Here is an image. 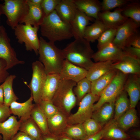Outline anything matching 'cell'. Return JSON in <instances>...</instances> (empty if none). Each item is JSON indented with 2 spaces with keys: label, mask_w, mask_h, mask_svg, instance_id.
I'll list each match as a JSON object with an SVG mask.
<instances>
[{
  "label": "cell",
  "mask_w": 140,
  "mask_h": 140,
  "mask_svg": "<svg viewBox=\"0 0 140 140\" xmlns=\"http://www.w3.org/2000/svg\"><path fill=\"white\" fill-rule=\"evenodd\" d=\"M128 46L140 48V35L138 31L131 34L126 40L125 47Z\"/></svg>",
  "instance_id": "7bdbcfd3"
},
{
  "label": "cell",
  "mask_w": 140,
  "mask_h": 140,
  "mask_svg": "<svg viewBox=\"0 0 140 140\" xmlns=\"http://www.w3.org/2000/svg\"><path fill=\"white\" fill-rule=\"evenodd\" d=\"M11 114L9 107L4 104L0 105V123L6 120Z\"/></svg>",
  "instance_id": "ee69618b"
},
{
  "label": "cell",
  "mask_w": 140,
  "mask_h": 140,
  "mask_svg": "<svg viewBox=\"0 0 140 140\" xmlns=\"http://www.w3.org/2000/svg\"><path fill=\"white\" fill-rule=\"evenodd\" d=\"M31 3L35 5L41 6L43 0H28Z\"/></svg>",
  "instance_id": "816d5d0a"
},
{
  "label": "cell",
  "mask_w": 140,
  "mask_h": 140,
  "mask_svg": "<svg viewBox=\"0 0 140 140\" xmlns=\"http://www.w3.org/2000/svg\"><path fill=\"white\" fill-rule=\"evenodd\" d=\"M115 101L106 103L94 111L92 118L95 120L102 127L111 120L114 111Z\"/></svg>",
  "instance_id": "7402d4cb"
},
{
  "label": "cell",
  "mask_w": 140,
  "mask_h": 140,
  "mask_svg": "<svg viewBox=\"0 0 140 140\" xmlns=\"http://www.w3.org/2000/svg\"><path fill=\"white\" fill-rule=\"evenodd\" d=\"M87 73L86 69L65 59L59 75L61 80H70L77 83L86 78Z\"/></svg>",
  "instance_id": "4fadbf2b"
},
{
  "label": "cell",
  "mask_w": 140,
  "mask_h": 140,
  "mask_svg": "<svg viewBox=\"0 0 140 140\" xmlns=\"http://www.w3.org/2000/svg\"><path fill=\"white\" fill-rule=\"evenodd\" d=\"M4 93L2 86V85H0V105L4 104Z\"/></svg>",
  "instance_id": "f907efd6"
},
{
  "label": "cell",
  "mask_w": 140,
  "mask_h": 140,
  "mask_svg": "<svg viewBox=\"0 0 140 140\" xmlns=\"http://www.w3.org/2000/svg\"><path fill=\"white\" fill-rule=\"evenodd\" d=\"M62 51L65 59L87 70L94 63L92 60L94 51L90 43L83 38L75 39Z\"/></svg>",
  "instance_id": "7a4b0ae2"
},
{
  "label": "cell",
  "mask_w": 140,
  "mask_h": 140,
  "mask_svg": "<svg viewBox=\"0 0 140 140\" xmlns=\"http://www.w3.org/2000/svg\"><path fill=\"white\" fill-rule=\"evenodd\" d=\"M32 73L30 82L28 86L31 92L35 104H38L42 100L41 95L46 78L43 65L39 61H36L32 64Z\"/></svg>",
  "instance_id": "9c48e42d"
},
{
  "label": "cell",
  "mask_w": 140,
  "mask_h": 140,
  "mask_svg": "<svg viewBox=\"0 0 140 140\" xmlns=\"http://www.w3.org/2000/svg\"><path fill=\"white\" fill-rule=\"evenodd\" d=\"M122 15L140 24V3L139 1L131 0L121 8Z\"/></svg>",
  "instance_id": "d6a6232c"
},
{
  "label": "cell",
  "mask_w": 140,
  "mask_h": 140,
  "mask_svg": "<svg viewBox=\"0 0 140 140\" xmlns=\"http://www.w3.org/2000/svg\"><path fill=\"white\" fill-rule=\"evenodd\" d=\"M55 10L63 20L70 23L77 9L74 0H60Z\"/></svg>",
  "instance_id": "603a6c76"
},
{
  "label": "cell",
  "mask_w": 140,
  "mask_h": 140,
  "mask_svg": "<svg viewBox=\"0 0 140 140\" xmlns=\"http://www.w3.org/2000/svg\"><path fill=\"white\" fill-rule=\"evenodd\" d=\"M6 63L3 60L0 59V85L9 75L6 69Z\"/></svg>",
  "instance_id": "f6af8a7d"
},
{
  "label": "cell",
  "mask_w": 140,
  "mask_h": 140,
  "mask_svg": "<svg viewBox=\"0 0 140 140\" xmlns=\"http://www.w3.org/2000/svg\"><path fill=\"white\" fill-rule=\"evenodd\" d=\"M39 27L19 24L13 29L18 42L21 44L24 43L26 50L33 51L37 55L38 54L40 45L37 35Z\"/></svg>",
  "instance_id": "52a82bcc"
},
{
  "label": "cell",
  "mask_w": 140,
  "mask_h": 140,
  "mask_svg": "<svg viewBox=\"0 0 140 140\" xmlns=\"http://www.w3.org/2000/svg\"><path fill=\"white\" fill-rule=\"evenodd\" d=\"M2 140V136L0 134V140Z\"/></svg>",
  "instance_id": "9f6ffc18"
},
{
  "label": "cell",
  "mask_w": 140,
  "mask_h": 140,
  "mask_svg": "<svg viewBox=\"0 0 140 140\" xmlns=\"http://www.w3.org/2000/svg\"><path fill=\"white\" fill-rule=\"evenodd\" d=\"M124 89L129 96L130 108H135L140 99V78L139 75L131 74L127 78Z\"/></svg>",
  "instance_id": "9a60e30c"
},
{
  "label": "cell",
  "mask_w": 140,
  "mask_h": 140,
  "mask_svg": "<svg viewBox=\"0 0 140 140\" xmlns=\"http://www.w3.org/2000/svg\"><path fill=\"white\" fill-rule=\"evenodd\" d=\"M33 97L31 95L26 101L23 103L16 101L12 102L9 107L12 114L17 116L20 123L31 117V114L35 104L33 103Z\"/></svg>",
  "instance_id": "e0dca14e"
},
{
  "label": "cell",
  "mask_w": 140,
  "mask_h": 140,
  "mask_svg": "<svg viewBox=\"0 0 140 140\" xmlns=\"http://www.w3.org/2000/svg\"><path fill=\"white\" fill-rule=\"evenodd\" d=\"M103 132V128L95 134L87 136L85 138L81 140H101L102 139Z\"/></svg>",
  "instance_id": "7dc6e473"
},
{
  "label": "cell",
  "mask_w": 140,
  "mask_h": 140,
  "mask_svg": "<svg viewBox=\"0 0 140 140\" xmlns=\"http://www.w3.org/2000/svg\"><path fill=\"white\" fill-rule=\"evenodd\" d=\"M19 130L35 140H40L42 137L40 130L31 117L21 123Z\"/></svg>",
  "instance_id": "e575fe53"
},
{
  "label": "cell",
  "mask_w": 140,
  "mask_h": 140,
  "mask_svg": "<svg viewBox=\"0 0 140 140\" xmlns=\"http://www.w3.org/2000/svg\"><path fill=\"white\" fill-rule=\"evenodd\" d=\"M59 140H75L69 137L64 135L59 136Z\"/></svg>",
  "instance_id": "f5cc1de1"
},
{
  "label": "cell",
  "mask_w": 140,
  "mask_h": 140,
  "mask_svg": "<svg viewBox=\"0 0 140 140\" xmlns=\"http://www.w3.org/2000/svg\"><path fill=\"white\" fill-rule=\"evenodd\" d=\"M131 0H103L101 3V11H110L114 9L121 8Z\"/></svg>",
  "instance_id": "ab89813d"
},
{
  "label": "cell",
  "mask_w": 140,
  "mask_h": 140,
  "mask_svg": "<svg viewBox=\"0 0 140 140\" xmlns=\"http://www.w3.org/2000/svg\"><path fill=\"white\" fill-rule=\"evenodd\" d=\"M114 63L110 61L94 62L87 70L86 78L91 82L96 80L113 69Z\"/></svg>",
  "instance_id": "484cf974"
},
{
  "label": "cell",
  "mask_w": 140,
  "mask_h": 140,
  "mask_svg": "<svg viewBox=\"0 0 140 140\" xmlns=\"http://www.w3.org/2000/svg\"><path fill=\"white\" fill-rule=\"evenodd\" d=\"M40 27L41 35L53 43L73 37L70 24L63 20L55 10L44 17Z\"/></svg>",
  "instance_id": "6da1fadb"
},
{
  "label": "cell",
  "mask_w": 140,
  "mask_h": 140,
  "mask_svg": "<svg viewBox=\"0 0 140 140\" xmlns=\"http://www.w3.org/2000/svg\"><path fill=\"white\" fill-rule=\"evenodd\" d=\"M2 14L7 18L6 23L12 29L20 23L27 13L29 9L27 0H5L0 4Z\"/></svg>",
  "instance_id": "5b68a950"
},
{
  "label": "cell",
  "mask_w": 140,
  "mask_h": 140,
  "mask_svg": "<svg viewBox=\"0 0 140 140\" xmlns=\"http://www.w3.org/2000/svg\"><path fill=\"white\" fill-rule=\"evenodd\" d=\"M61 80L59 74L47 75L41 95L42 100L51 101L60 84Z\"/></svg>",
  "instance_id": "44dd1931"
},
{
  "label": "cell",
  "mask_w": 140,
  "mask_h": 140,
  "mask_svg": "<svg viewBox=\"0 0 140 140\" xmlns=\"http://www.w3.org/2000/svg\"><path fill=\"white\" fill-rule=\"evenodd\" d=\"M59 136L52 135L50 133L43 135L40 140H59Z\"/></svg>",
  "instance_id": "681fc988"
},
{
  "label": "cell",
  "mask_w": 140,
  "mask_h": 140,
  "mask_svg": "<svg viewBox=\"0 0 140 140\" xmlns=\"http://www.w3.org/2000/svg\"><path fill=\"white\" fill-rule=\"evenodd\" d=\"M98 19L108 28H117L128 18L122 14L121 8H117L113 11L100 12L98 15Z\"/></svg>",
  "instance_id": "2e32d148"
},
{
  "label": "cell",
  "mask_w": 140,
  "mask_h": 140,
  "mask_svg": "<svg viewBox=\"0 0 140 140\" xmlns=\"http://www.w3.org/2000/svg\"><path fill=\"white\" fill-rule=\"evenodd\" d=\"M115 120L118 126L124 131L136 126L138 122L137 112L135 108H130Z\"/></svg>",
  "instance_id": "f546056e"
},
{
  "label": "cell",
  "mask_w": 140,
  "mask_h": 140,
  "mask_svg": "<svg viewBox=\"0 0 140 140\" xmlns=\"http://www.w3.org/2000/svg\"><path fill=\"white\" fill-rule=\"evenodd\" d=\"M117 70L113 69L96 80L91 82L90 93L99 96L116 74Z\"/></svg>",
  "instance_id": "83f0119b"
},
{
  "label": "cell",
  "mask_w": 140,
  "mask_h": 140,
  "mask_svg": "<svg viewBox=\"0 0 140 140\" xmlns=\"http://www.w3.org/2000/svg\"><path fill=\"white\" fill-rule=\"evenodd\" d=\"M93 19L77 9L74 17L70 23L75 39L83 38L87 27Z\"/></svg>",
  "instance_id": "ac0fdd59"
},
{
  "label": "cell",
  "mask_w": 140,
  "mask_h": 140,
  "mask_svg": "<svg viewBox=\"0 0 140 140\" xmlns=\"http://www.w3.org/2000/svg\"><path fill=\"white\" fill-rule=\"evenodd\" d=\"M99 98V96L94 95L91 93L87 94L78 104L77 111L67 117L68 124L82 123L91 118L93 112V105Z\"/></svg>",
  "instance_id": "ba28073f"
},
{
  "label": "cell",
  "mask_w": 140,
  "mask_h": 140,
  "mask_svg": "<svg viewBox=\"0 0 140 140\" xmlns=\"http://www.w3.org/2000/svg\"><path fill=\"white\" fill-rule=\"evenodd\" d=\"M2 14V12H1V8H0V22H1V15ZM1 25L0 24V28H1Z\"/></svg>",
  "instance_id": "11a10c76"
},
{
  "label": "cell",
  "mask_w": 140,
  "mask_h": 140,
  "mask_svg": "<svg viewBox=\"0 0 140 140\" xmlns=\"http://www.w3.org/2000/svg\"><path fill=\"white\" fill-rule=\"evenodd\" d=\"M130 108L129 100L124 90L116 98L115 102L114 119L117 120Z\"/></svg>",
  "instance_id": "836d02e7"
},
{
  "label": "cell",
  "mask_w": 140,
  "mask_h": 140,
  "mask_svg": "<svg viewBox=\"0 0 140 140\" xmlns=\"http://www.w3.org/2000/svg\"><path fill=\"white\" fill-rule=\"evenodd\" d=\"M21 123L17 117L11 115L6 120L0 123V134L3 140H10L18 132Z\"/></svg>",
  "instance_id": "d4e9b609"
},
{
  "label": "cell",
  "mask_w": 140,
  "mask_h": 140,
  "mask_svg": "<svg viewBox=\"0 0 140 140\" xmlns=\"http://www.w3.org/2000/svg\"><path fill=\"white\" fill-rule=\"evenodd\" d=\"M39 39V61L43 65L46 74H59L65 59L62 50L57 47L54 43L47 42L42 37Z\"/></svg>",
  "instance_id": "3957f363"
},
{
  "label": "cell",
  "mask_w": 140,
  "mask_h": 140,
  "mask_svg": "<svg viewBox=\"0 0 140 140\" xmlns=\"http://www.w3.org/2000/svg\"><path fill=\"white\" fill-rule=\"evenodd\" d=\"M10 140H35L23 132L19 131Z\"/></svg>",
  "instance_id": "c3c4849f"
},
{
  "label": "cell",
  "mask_w": 140,
  "mask_h": 140,
  "mask_svg": "<svg viewBox=\"0 0 140 140\" xmlns=\"http://www.w3.org/2000/svg\"><path fill=\"white\" fill-rule=\"evenodd\" d=\"M77 9L88 16L98 19L101 11V2L97 0H74Z\"/></svg>",
  "instance_id": "ffe728a7"
},
{
  "label": "cell",
  "mask_w": 140,
  "mask_h": 140,
  "mask_svg": "<svg viewBox=\"0 0 140 140\" xmlns=\"http://www.w3.org/2000/svg\"><path fill=\"white\" fill-rule=\"evenodd\" d=\"M82 124L87 136L95 134L102 129L99 124L92 118L86 120Z\"/></svg>",
  "instance_id": "60d3db41"
},
{
  "label": "cell",
  "mask_w": 140,
  "mask_h": 140,
  "mask_svg": "<svg viewBox=\"0 0 140 140\" xmlns=\"http://www.w3.org/2000/svg\"><path fill=\"white\" fill-rule=\"evenodd\" d=\"M127 75L117 70L111 81L101 94L97 102L94 104L93 112L106 103L115 101L124 89Z\"/></svg>",
  "instance_id": "8992f818"
},
{
  "label": "cell",
  "mask_w": 140,
  "mask_h": 140,
  "mask_svg": "<svg viewBox=\"0 0 140 140\" xmlns=\"http://www.w3.org/2000/svg\"><path fill=\"white\" fill-rule=\"evenodd\" d=\"M117 29L109 28L102 33L97 40L98 50L112 43L116 36Z\"/></svg>",
  "instance_id": "74e56055"
},
{
  "label": "cell",
  "mask_w": 140,
  "mask_h": 140,
  "mask_svg": "<svg viewBox=\"0 0 140 140\" xmlns=\"http://www.w3.org/2000/svg\"><path fill=\"white\" fill-rule=\"evenodd\" d=\"M16 77L15 75H9L1 84L3 90V104L5 106L9 107L12 102L18 99L14 92L12 87L13 81Z\"/></svg>",
  "instance_id": "4dcf8cb0"
},
{
  "label": "cell",
  "mask_w": 140,
  "mask_h": 140,
  "mask_svg": "<svg viewBox=\"0 0 140 140\" xmlns=\"http://www.w3.org/2000/svg\"><path fill=\"white\" fill-rule=\"evenodd\" d=\"M108 28L100 20L95 19L93 24L87 27L83 38L90 43H94Z\"/></svg>",
  "instance_id": "f1b7e54d"
},
{
  "label": "cell",
  "mask_w": 140,
  "mask_h": 140,
  "mask_svg": "<svg viewBox=\"0 0 140 140\" xmlns=\"http://www.w3.org/2000/svg\"><path fill=\"white\" fill-rule=\"evenodd\" d=\"M126 54L123 50L111 43L94 53L92 58L95 62L110 61L115 62L119 60Z\"/></svg>",
  "instance_id": "8fae6325"
},
{
  "label": "cell",
  "mask_w": 140,
  "mask_h": 140,
  "mask_svg": "<svg viewBox=\"0 0 140 140\" xmlns=\"http://www.w3.org/2000/svg\"><path fill=\"white\" fill-rule=\"evenodd\" d=\"M62 134L75 140H81L87 136L82 123L68 125Z\"/></svg>",
  "instance_id": "d590c367"
},
{
  "label": "cell",
  "mask_w": 140,
  "mask_h": 140,
  "mask_svg": "<svg viewBox=\"0 0 140 140\" xmlns=\"http://www.w3.org/2000/svg\"><path fill=\"white\" fill-rule=\"evenodd\" d=\"M37 105L47 119L52 117L59 112L51 101L41 100Z\"/></svg>",
  "instance_id": "f35d334b"
},
{
  "label": "cell",
  "mask_w": 140,
  "mask_h": 140,
  "mask_svg": "<svg viewBox=\"0 0 140 140\" xmlns=\"http://www.w3.org/2000/svg\"><path fill=\"white\" fill-rule=\"evenodd\" d=\"M4 60L6 62L7 70L18 64H23L24 61L17 58L14 49L11 47L10 39L5 28L1 25L0 29V59Z\"/></svg>",
  "instance_id": "30bf717a"
},
{
  "label": "cell",
  "mask_w": 140,
  "mask_h": 140,
  "mask_svg": "<svg viewBox=\"0 0 140 140\" xmlns=\"http://www.w3.org/2000/svg\"><path fill=\"white\" fill-rule=\"evenodd\" d=\"M102 139L108 140H125L129 136L117 125L116 120H111L104 128Z\"/></svg>",
  "instance_id": "4316f807"
},
{
  "label": "cell",
  "mask_w": 140,
  "mask_h": 140,
  "mask_svg": "<svg viewBox=\"0 0 140 140\" xmlns=\"http://www.w3.org/2000/svg\"><path fill=\"white\" fill-rule=\"evenodd\" d=\"M76 82L72 81L61 80L51 101L59 111L68 117L72 109L77 104L73 88Z\"/></svg>",
  "instance_id": "277c9868"
},
{
  "label": "cell",
  "mask_w": 140,
  "mask_h": 140,
  "mask_svg": "<svg viewBox=\"0 0 140 140\" xmlns=\"http://www.w3.org/2000/svg\"><path fill=\"white\" fill-rule=\"evenodd\" d=\"M91 87V82L86 78L76 83L73 88V92L77 99L78 105L87 94L90 93Z\"/></svg>",
  "instance_id": "8d00e7d4"
},
{
  "label": "cell",
  "mask_w": 140,
  "mask_h": 140,
  "mask_svg": "<svg viewBox=\"0 0 140 140\" xmlns=\"http://www.w3.org/2000/svg\"><path fill=\"white\" fill-rule=\"evenodd\" d=\"M123 50L127 54L140 59V48L128 46L124 47Z\"/></svg>",
  "instance_id": "bcb514c9"
},
{
  "label": "cell",
  "mask_w": 140,
  "mask_h": 140,
  "mask_svg": "<svg viewBox=\"0 0 140 140\" xmlns=\"http://www.w3.org/2000/svg\"><path fill=\"white\" fill-rule=\"evenodd\" d=\"M113 68L126 75H139L140 59L126 53L119 60L113 63Z\"/></svg>",
  "instance_id": "5bb4252c"
},
{
  "label": "cell",
  "mask_w": 140,
  "mask_h": 140,
  "mask_svg": "<svg viewBox=\"0 0 140 140\" xmlns=\"http://www.w3.org/2000/svg\"><path fill=\"white\" fill-rule=\"evenodd\" d=\"M132 135L135 137L140 138V131L139 130H136L132 132Z\"/></svg>",
  "instance_id": "db71d44e"
},
{
  "label": "cell",
  "mask_w": 140,
  "mask_h": 140,
  "mask_svg": "<svg viewBox=\"0 0 140 140\" xmlns=\"http://www.w3.org/2000/svg\"><path fill=\"white\" fill-rule=\"evenodd\" d=\"M60 0H43L41 7L45 16L55 10Z\"/></svg>",
  "instance_id": "b9f144b4"
},
{
  "label": "cell",
  "mask_w": 140,
  "mask_h": 140,
  "mask_svg": "<svg viewBox=\"0 0 140 140\" xmlns=\"http://www.w3.org/2000/svg\"><path fill=\"white\" fill-rule=\"evenodd\" d=\"M67 117L59 112L52 117L47 119L48 125L50 133L60 136L62 135L68 125Z\"/></svg>",
  "instance_id": "cb8c5ba5"
},
{
  "label": "cell",
  "mask_w": 140,
  "mask_h": 140,
  "mask_svg": "<svg viewBox=\"0 0 140 140\" xmlns=\"http://www.w3.org/2000/svg\"><path fill=\"white\" fill-rule=\"evenodd\" d=\"M29 9L27 13L20 22V24L39 27L45 17L41 6L35 5L27 0Z\"/></svg>",
  "instance_id": "d6986e66"
},
{
  "label": "cell",
  "mask_w": 140,
  "mask_h": 140,
  "mask_svg": "<svg viewBox=\"0 0 140 140\" xmlns=\"http://www.w3.org/2000/svg\"><path fill=\"white\" fill-rule=\"evenodd\" d=\"M31 117L37 125L43 135L50 133L48 127L47 118L37 104H35L31 113Z\"/></svg>",
  "instance_id": "1f68e13d"
},
{
  "label": "cell",
  "mask_w": 140,
  "mask_h": 140,
  "mask_svg": "<svg viewBox=\"0 0 140 140\" xmlns=\"http://www.w3.org/2000/svg\"><path fill=\"white\" fill-rule=\"evenodd\" d=\"M140 25L132 19L128 18L117 29L115 37L112 43L122 50L125 47L126 41L132 34L138 31Z\"/></svg>",
  "instance_id": "7c38bea8"
}]
</instances>
